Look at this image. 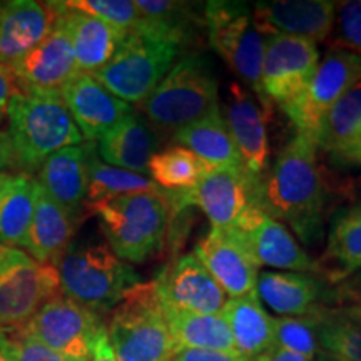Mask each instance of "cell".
I'll use <instances>...</instances> for the list:
<instances>
[{
  "instance_id": "6da1fadb",
  "label": "cell",
  "mask_w": 361,
  "mask_h": 361,
  "mask_svg": "<svg viewBox=\"0 0 361 361\" xmlns=\"http://www.w3.org/2000/svg\"><path fill=\"white\" fill-rule=\"evenodd\" d=\"M318 147L308 135L296 133L261 180L259 202L266 214L284 221L310 245L322 236L326 189L318 164Z\"/></svg>"
},
{
  "instance_id": "7a4b0ae2",
  "label": "cell",
  "mask_w": 361,
  "mask_h": 361,
  "mask_svg": "<svg viewBox=\"0 0 361 361\" xmlns=\"http://www.w3.org/2000/svg\"><path fill=\"white\" fill-rule=\"evenodd\" d=\"M16 169L34 176L54 152L79 146L84 137L59 92L20 90L7 112Z\"/></svg>"
},
{
  "instance_id": "3957f363",
  "label": "cell",
  "mask_w": 361,
  "mask_h": 361,
  "mask_svg": "<svg viewBox=\"0 0 361 361\" xmlns=\"http://www.w3.org/2000/svg\"><path fill=\"white\" fill-rule=\"evenodd\" d=\"M90 214L97 216L107 246L124 263H144L162 251L173 221L166 189L117 197Z\"/></svg>"
},
{
  "instance_id": "277c9868",
  "label": "cell",
  "mask_w": 361,
  "mask_h": 361,
  "mask_svg": "<svg viewBox=\"0 0 361 361\" xmlns=\"http://www.w3.org/2000/svg\"><path fill=\"white\" fill-rule=\"evenodd\" d=\"M106 331L117 361H171L176 355L154 281L126 293L111 311Z\"/></svg>"
},
{
  "instance_id": "5b68a950",
  "label": "cell",
  "mask_w": 361,
  "mask_h": 361,
  "mask_svg": "<svg viewBox=\"0 0 361 361\" xmlns=\"http://www.w3.org/2000/svg\"><path fill=\"white\" fill-rule=\"evenodd\" d=\"M141 106L156 129L171 134L202 119L219 107L213 66L202 54L183 57Z\"/></svg>"
},
{
  "instance_id": "8992f818",
  "label": "cell",
  "mask_w": 361,
  "mask_h": 361,
  "mask_svg": "<svg viewBox=\"0 0 361 361\" xmlns=\"http://www.w3.org/2000/svg\"><path fill=\"white\" fill-rule=\"evenodd\" d=\"M56 268L62 295L99 316L114 310L130 288L142 283L133 266L107 245L71 246Z\"/></svg>"
},
{
  "instance_id": "52a82bcc",
  "label": "cell",
  "mask_w": 361,
  "mask_h": 361,
  "mask_svg": "<svg viewBox=\"0 0 361 361\" xmlns=\"http://www.w3.org/2000/svg\"><path fill=\"white\" fill-rule=\"evenodd\" d=\"M204 27L211 47L250 87V92L256 94L259 106L271 119L273 104L264 96L261 82L266 37L256 29L251 8L243 2H207Z\"/></svg>"
},
{
  "instance_id": "ba28073f",
  "label": "cell",
  "mask_w": 361,
  "mask_h": 361,
  "mask_svg": "<svg viewBox=\"0 0 361 361\" xmlns=\"http://www.w3.org/2000/svg\"><path fill=\"white\" fill-rule=\"evenodd\" d=\"M179 52V45L169 40L133 32L92 78L121 101L142 104L174 66Z\"/></svg>"
},
{
  "instance_id": "9c48e42d",
  "label": "cell",
  "mask_w": 361,
  "mask_h": 361,
  "mask_svg": "<svg viewBox=\"0 0 361 361\" xmlns=\"http://www.w3.org/2000/svg\"><path fill=\"white\" fill-rule=\"evenodd\" d=\"M61 293L57 268L25 251L0 246V329L27 326L51 298Z\"/></svg>"
},
{
  "instance_id": "30bf717a",
  "label": "cell",
  "mask_w": 361,
  "mask_h": 361,
  "mask_svg": "<svg viewBox=\"0 0 361 361\" xmlns=\"http://www.w3.org/2000/svg\"><path fill=\"white\" fill-rule=\"evenodd\" d=\"M259 189L261 180L245 168H213L192 188L168 191V201L173 216L196 206L211 221V228H234L247 211L261 207Z\"/></svg>"
},
{
  "instance_id": "8fae6325",
  "label": "cell",
  "mask_w": 361,
  "mask_h": 361,
  "mask_svg": "<svg viewBox=\"0 0 361 361\" xmlns=\"http://www.w3.org/2000/svg\"><path fill=\"white\" fill-rule=\"evenodd\" d=\"M361 80V56L331 51L319 61L303 92L284 109L296 133L316 142V134L329 107Z\"/></svg>"
},
{
  "instance_id": "7c38bea8",
  "label": "cell",
  "mask_w": 361,
  "mask_h": 361,
  "mask_svg": "<svg viewBox=\"0 0 361 361\" xmlns=\"http://www.w3.org/2000/svg\"><path fill=\"white\" fill-rule=\"evenodd\" d=\"M22 329L57 353L74 360H89L94 341L106 326L101 316L69 300L61 291Z\"/></svg>"
},
{
  "instance_id": "4fadbf2b",
  "label": "cell",
  "mask_w": 361,
  "mask_h": 361,
  "mask_svg": "<svg viewBox=\"0 0 361 361\" xmlns=\"http://www.w3.org/2000/svg\"><path fill=\"white\" fill-rule=\"evenodd\" d=\"M319 64V51L308 39L269 35L264 42V96L284 111L308 85Z\"/></svg>"
},
{
  "instance_id": "5bb4252c",
  "label": "cell",
  "mask_w": 361,
  "mask_h": 361,
  "mask_svg": "<svg viewBox=\"0 0 361 361\" xmlns=\"http://www.w3.org/2000/svg\"><path fill=\"white\" fill-rule=\"evenodd\" d=\"M234 229L258 268L271 266L293 273H314L319 276L318 263L298 245L286 226L266 214L259 206L247 211Z\"/></svg>"
},
{
  "instance_id": "9a60e30c",
  "label": "cell",
  "mask_w": 361,
  "mask_h": 361,
  "mask_svg": "<svg viewBox=\"0 0 361 361\" xmlns=\"http://www.w3.org/2000/svg\"><path fill=\"white\" fill-rule=\"evenodd\" d=\"M162 306L200 314H219L228 295L194 255L169 261L154 279Z\"/></svg>"
},
{
  "instance_id": "2e32d148",
  "label": "cell",
  "mask_w": 361,
  "mask_h": 361,
  "mask_svg": "<svg viewBox=\"0 0 361 361\" xmlns=\"http://www.w3.org/2000/svg\"><path fill=\"white\" fill-rule=\"evenodd\" d=\"M192 255L229 298L256 291L259 268L234 228H211L194 247Z\"/></svg>"
},
{
  "instance_id": "e0dca14e",
  "label": "cell",
  "mask_w": 361,
  "mask_h": 361,
  "mask_svg": "<svg viewBox=\"0 0 361 361\" xmlns=\"http://www.w3.org/2000/svg\"><path fill=\"white\" fill-rule=\"evenodd\" d=\"M11 71L20 90L40 92L61 94L72 79L78 78L79 71L75 66L74 51L61 20V12L52 32L20 61L12 64Z\"/></svg>"
},
{
  "instance_id": "ac0fdd59",
  "label": "cell",
  "mask_w": 361,
  "mask_h": 361,
  "mask_svg": "<svg viewBox=\"0 0 361 361\" xmlns=\"http://www.w3.org/2000/svg\"><path fill=\"white\" fill-rule=\"evenodd\" d=\"M336 2L328 0H273L251 8L252 20L263 37L291 35L324 42L331 34Z\"/></svg>"
},
{
  "instance_id": "d6986e66",
  "label": "cell",
  "mask_w": 361,
  "mask_h": 361,
  "mask_svg": "<svg viewBox=\"0 0 361 361\" xmlns=\"http://www.w3.org/2000/svg\"><path fill=\"white\" fill-rule=\"evenodd\" d=\"M96 151L94 142L69 146L47 157L37 173V183L75 224L85 216L89 186V162Z\"/></svg>"
},
{
  "instance_id": "ffe728a7",
  "label": "cell",
  "mask_w": 361,
  "mask_h": 361,
  "mask_svg": "<svg viewBox=\"0 0 361 361\" xmlns=\"http://www.w3.org/2000/svg\"><path fill=\"white\" fill-rule=\"evenodd\" d=\"M224 121L241 157L243 168L252 178L263 180L269 159L268 133H266V123L269 119L256 97L243 84L233 82L229 85Z\"/></svg>"
},
{
  "instance_id": "44dd1931",
  "label": "cell",
  "mask_w": 361,
  "mask_h": 361,
  "mask_svg": "<svg viewBox=\"0 0 361 361\" xmlns=\"http://www.w3.org/2000/svg\"><path fill=\"white\" fill-rule=\"evenodd\" d=\"M59 19L56 2H0V64H16L42 42Z\"/></svg>"
},
{
  "instance_id": "7402d4cb",
  "label": "cell",
  "mask_w": 361,
  "mask_h": 361,
  "mask_svg": "<svg viewBox=\"0 0 361 361\" xmlns=\"http://www.w3.org/2000/svg\"><path fill=\"white\" fill-rule=\"evenodd\" d=\"M61 96L87 142L101 141L117 123L133 114L130 104L121 101L87 74L72 79Z\"/></svg>"
},
{
  "instance_id": "603a6c76",
  "label": "cell",
  "mask_w": 361,
  "mask_h": 361,
  "mask_svg": "<svg viewBox=\"0 0 361 361\" xmlns=\"http://www.w3.org/2000/svg\"><path fill=\"white\" fill-rule=\"evenodd\" d=\"M56 4L71 39L79 74L94 75L111 61L128 35L97 17L66 7L64 2Z\"/></svg>"
},
{
  "instance_id": "cb8c5ba5",
  "label": "cell",
  "mask_w": 361,
  "mask_h": 361,
  "mask_svg": "<svg viewBox=\"0 0 361 361\" xmlns=\"http://www.w3.org/2000/svg\"><path fill=\"white\" fill-rule=\"evenodd\" d=\"M256 295L274 313L291 318L313 314L323 306L324 296L331 300V291L324 290L318 279L306 273L293 271H263L256 281Z\"/></svg>"
},
{
  "instance_id": "d4e9b609",
  "label": "cell",
  "mask_w": 361,
  "mask_h": 361,
  "mask_svg": "<svg viewBox=\"0 0 361 361\" xmlns=\"http://www.w3.org/2000/svg\"><path fill=\"white\" fill-rule=\"evenodd\" d=\"M37 180V179H35ZM78 224L56 201L44 191L35 188L34 214L27 234L25 252L35 261L57 266L66 251L71 247Z\"/></svg>"
},
{
  "instance_id": "484cf974",
  "label": "cell",
  "mask_w": 361,
  "mask_h": 361,
  "mask_svg": "<svg viewBox=\"0 0 361 361\" xmlns=\"http://www.w3.org/2000/svg\"><path fill=\"white\" fill-rule=\"evenodd\" d=\"M221 314L231 331L236 353L245 360H255L274 346L273 318L266 313L256 291L228 298Z\"/></svg>"
},
{
  "instance_id": "4316f807",
  "label": "cell",
  "mask_w": 361,
  "mask_h": 361,
  "mask_svg": "<svg viewBox=\"0 0 361 361\" xmlns=\"http://www.w3.org/2000/svg\"><path fill=\"white\" fill-rule=\"evenodd\" d=\"M157 141L141 117L129 114L99 141L97 154L106 164L149 174V161L156 154Z\"/></svg>"
},
{
  "instance_id": "83f0119b",
  "label": "cell",
  "mask_w": 361,
  "mask_h": 361,
  "mask_svg": "<svg viewBox=\"0 0 361 361\" xmlns=\"http://www.w3.org/2000/svg\"><path fill=\"white\" fill-rule=\"evenodd\" d=\"M316 263L319 276L335 286L361 269V206L348 207L335 216L326 251Z\"/></svg>"
},
{
  "instance_id": "f1b7e54d",
  "label": "cell",
  "mask_w": 361,
  "mask_h": 361,
  "mask_svg": "<svg viewBox=\"0 0 361 361\" xmlns=\"http://www.w3.org/2000/svg\"><path fill=\"white\" fill-rule=\"evenodd\" d=\"M37 180L25 173L0 174V246L25 250Z\"/></svg>"
},
{
  "instance_id": "f546056e",
  "label": "cell",
  "mask_w": 361,
  "mask_h": 361,
  "mask_svg": "<svg viewBox=\"0 0 361 361\" xmlns=\"http://www.w3.org/2000/svg\"><path fill=\"white\" fill-rule=\"evenodd\" d=\"M173 139L178 146L189 149L211 168H243L241 157L219 107L196 123L176 130Z\"/></svg>"
},
{
  "instance_id": "4dcf8cb0",
  "label": "cell",
  "mask_w": 361,
  "mask_h": 361,
  "mask_svg": "<svg viewBox=\"0 0 361 361\" xmlns=\"http://www.w3.org/2000/svg\"><path fill=\"white\" fill-rule=\"evenodd\" d=\"M319 353L336 361H361V305L322 306L310 314Z\"/></svg>"
},
{
  "instance_id": "1f68e13d",
  "label": "cell",
  "mask_w": 361,
  "mask_h": 361,
  "mask_svg": "<svg viewBox=\"0 0 361 361\" xmlns=\"http://www.w3.org/2000/svg\"><path fill=\"white\" fill-rule=\"evenodd\" d=\"M164 308L174 341L176 353L183 350H214L236 353L234 341L223 314H200L191 311Z\"/></svg>"
},
{
  "instance_id": "d6a6232c",
  "label": "cell",
  "mask_w": 361,
  "mask_h": 361,
  "mask_svg": "<svg viewBox=\"0 0 361 361\" xmlns=\"http://www.w3.org/2000/svg\"><path fill=\"white\" fill-rule=\"evenodd\" d=\"M135 7L141 13V25L135 32L169 40L179 47L191 40L194 25L200 20L189 2L135 0Z\"/></svg>"
},
{
  "instance_id": "836d02e7",
  "label": "cell",
  "mask_w": 361,
  "mask_h": 361,
  "mask_svg": "<svg viewBox=\"0 0 361 361\" xmlns=\"http://www.w3.org/2000/svg\"><path fill=\"white\" fill-rule=\"evenodd\" d=\"M162 188L151 178L130 171L114 168L106 164L97 154V149L92 152L89 162V186L85 196V213L104 202H109L117 197L130 196L139 192H157Z\"/></svg>"
},
{
  "instance_id": "e575fe53",
  "label": "cell",
  "mask_w": 361,
  "mask_h": 361,
  "mask_svg": "<svg viewBox=\"0 0 361 361\" xmlns=\"http://www.w3.org/2000/svg\"><path fill=\"white\" fill-rule=\"evenodd\" d=\"M361 128V80L346 90L319 123L316 147L329 157L340 152Z\"/></svg>"
},
{
  "instance_id": "d590c367",
  "label": "cell",
  "mask_w": 361,
  "mask_h": 361,
  "mask_svg": "<svg viewBox=\"0 0 361 361\" xmlns=\"http://www.w3.org/2000/svg\"><path fill=\"white\" fill-rule=\"evenodd\" d=\"M213 169L186 147L174 146L156 152L149 161V174L166 191L189 189Z\"/></svg>"
},
{
  "instance_id": "8d00e7d4",
  "label": "cell",
  "mask_w": 361,
  "mask_h": 361,
  "mask_svg": "<svg viewBox=\"0 0 361 361\" xmlns=\"http://www.w3.org/2000/svg\"><path fill=\"white\" fill-rule=\"evenodd\" d=\"M274 346L291 353L301 355L313 360L319 353L318 338H316L314 323L311 316L291 318V316H278L273 318Z\"/></svg>"
},
{
  "instance_id": "74e56055",
  "label": "cell",
  "mask_w": 361,
  "mask_h": 361,
  "mask_svg": "<svg viewBox=\"0 0 361 361\" xmlns=\"http://www.w3.org/2000/svg\"><path fill=\"white\" fill-rule=\"evenodd\" d=\"M64 6L97 17L126 35L135 32L141 25L135 0H66Z\"/></svg>"
},
{
  "instance_id": "f35d334b",
  "label": "cell",
  "mask_w": 361,
  "mask_h": 361,
  "mask_svg": "<svg viewBox=\"0 0 361 361\" xmlns=\"http://www.w3.org/2000/svg\"><path fill=\"white\" fill-rule=\"evenodd\" d=\"M326 42L331 51L361 56V0L336 4L335 22Z\"/></svg>"
},
{
  "instance_id": "ab89813d",
  "label": "cell",
  "mask_w": 361,
  "mask_h": 361,
  "mask_svg": "<svg viewBox=\"0 0 361 361\" xmlns=\"http://www.w3.org/2000/svg\"><path fill=\"white\" fill-rule=\"evenodd\" d=\"M7 348L11 351L13 361H89V360H74L64 356L45 346L42 341L34 338L25 329H16V331L6 333Z\"/></svg>"
},
{
  "instance_id": "60d3db41",
  "label": "cell",
  "mask_w": 361,
  "mask_h": 361,
  "mask_svg": "<svg viewBox=\"0 0 361 361\" xmlns=\"http://www.w3.org/2000/svg\"><path fill=\"white\" fill-rule=\"evenodd\" d=\"M331 301L338 306L361 305V269L336 284L331 291Z\"/></svg>"
},
{
  "instance_id": "b9f144b4",
  "label": "cell",
  "mask_w": 361,
  "mask_h": 361,
  "mask_svg": "<svg viewBox=\"0 0 361 361\" xmlns=\"http://www.w3.org/2000/svg\"><path fill=\"white\" fill-rule=\"evenodd\" d=\"M20 92L19 84L13 78L11 67L0 64V123L7 119L8 107L12 99Z\"/></svg>"
},
{
  "instance_id": "7bdbcfd3",
  "label": "cell",
  "mask_w": 361,
  "mask_h": 361,
  "mask_svg": "<svg viewBox=\"0 0 361 361\" xmlns=\"http://www.w3.org/2000/svg\"><path fill=\"white\" fill-rule=\"evenodd\" d=\"M171 361H247L231 351L214 350H183L176 353Z\"/></svg>"
},
{
  "instance_id": "ee69618b",
  "label": "cell",
  "mask_w": 361,
  "mask_h": 361,
  "mask_svg": "<svg viewBox=\"0 0 361 361\" xmlns=\"http://www.w3.org/2000/svg\"><path fill=\"white\" fill-rule=\"evenodd\" d=\"M331 159L343 166H361V128L340 152L331 156Z\"/></svg>"
},
{
  "instance_id": "f6af8a7d",
  "label": "cell",
  "mask_w": 361,
  "mask_h": 361,
  "mask_svg": "<svg viewBox=\"0 0 361 361\" xmlns=\"http://www.w3.org/2000/svg\"><path fill=\"white\" fill-rule=\"evenodd\" d=\"M89 361H117L114 353H112L109 340H107L106 329H104L101 335L97 336V340L94 341V346H92V351H90Z\"/></svg>"
},
{
  "instance_id": "bcb514c9",
  "label": "cell",
  "mask_w": 361,
  "mask_h": 361,
  "mask_svg": "<svg viewBox=\"0 0 361 361\" xmlns=\"http://www.w3.org/2000/svg\"><path fill=\"white\" fill-rule=\"evenodd\" d=\"M251 361H313V360H308L301 355L291 353V351H286L283 348H278V346H273V348L264 351L263 355L256 356V358Z\"/></svg>"
},
{
  "instance_id": "7dc6e473",
  "label": "cell",
  "mask_w": 361,
  "mask_h": 361,
  "mask_svg": "<svg viewBox=\"0 0 361 361\" xmlns=\"http://www.w3.org/2000/svg\"><path fill=\"white\" fill-rule=\"evenodd\" d=\"M7 168H16V161H13L11 137L7 130L0 129V173Z\"/></svg>"
},
{
  "instance_id": "c3c4849f",
  "label": "cell",
  "mask_w": 361,
  "mask_h": 361,
  "mask_svg": "<svg viewBox=\"0 0 361 361\" xmlns=\"http://www.w3.org/2000/svg\"><path fill=\"white\" fill-rule=\"evenodd\" d=\"M6 333H0V361H13L11 356V351L7 348V341H6Z\"/></svg>"
},
{
  "instance_id": "681fc988",
  "label": "cell",
  "mask_w": 361,
  "mask_h": 361,
  "mask_svg": "<svg viewBox=\"0 0 361 361\" xmlns=\"http://www.w3.org/2000/svg\"><path fill=\"white\" fill-rule=\"evenodd\" d=\"M0 333H4V331H2V329H0Z\"/></svg>"
},
{
  "instance_id": "f907efd6",
  "label": "cell",
  "mask_w": 361,
  "mask_h": 361,
  "mask_svg": "<svg viewBox=\"0 0 361 361\" xmlns=\"http://www.w3.org/2000/svg\"><path fill=\"white\" fill-rule=\"evenodd\" d=\"M0 174H2V173H0Z\"/></svg>"
}]
</instances>
